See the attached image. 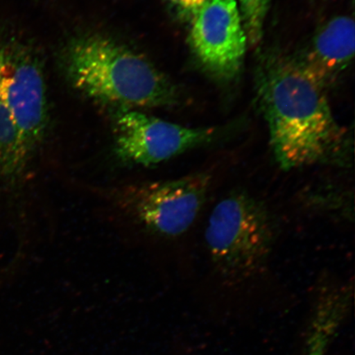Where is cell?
Wrapping results in <instances>:
<instances>
[{
  "instance_id": "6da1fadb",
  "label": "cell",
  "mask_w": 355,
  "mask_h": 355,
  "mask_svg": "<svg viewBox=\"0 0 355 355\" xmlns=\"http://www.w3.org/2000/svg\"><path fill=\"white\" fill-rule=\"evenodd\" d=\"M266 66L259 97L278 165L284 171L347 166L345 132L333 116L325 87L299 60L275 58Z\"/></svg>"
},
{
  "instance_id": "7a4b0ae2",
  "label": "cell",
  "mask_w": 355,
  "mask_h": 355,
  "mask_svg": "<svg viewBox=\"0 0 355 355\" xmlns=\"http://www.w3.org/2000/svg\"><path fill=\"white\" fill-rule=\"evenodd\" d=\"M64 65L75 88L105 104L155 107L177 98L174 86L149 61L103 35L73 40L66 48Z\"/></svg>"
},
{
  "instance_id": "3957f363",
  "label": "cell",
  "mask_w": 355,
  "mask_h": 355,
  "mask_svg": "<svg viewBox=\"0 0 355 355\" xmlns=\"http://www.w3.org/2000/svg\"><path fill=\"white\" fill-rule=\"evenodd\" d=\"M276 233L268 207L246 191L237 190L213 208L205 241L217 272L229 281H241L266 268Z\"/></svg>"
},
{
  "instance_id": "277c9868",
  "label": "cell",
  "mask_w": 355,
  "mask_h": 355,
  "mask_svg": "<svg viewBox=\"0 0 355 355\" xmlns=\"http://www.w3.org/2000/svg\"><path fill=\"white\" fill-rule=\"evenodd\" d=\"M211 184L210 173L195 172L177 180L123 185L111 191L110 197L150 232L177 237L196 220Z\"/></svg>"
},
{
  "instance_id": "5b68a950",
  "label": "cell",
  "mask_w": 355,
  "mask_h": 355,
  "mask_svg": "<svg viewBox=\"0 0 355 355\" xmlns=\"http://www.w3.org/2000/svg\"><path fill=\"white\" fill-rule=\"evenodd\" d=\"M216 128H189L128 111L115 123L114 155L122 165L148 166L219 139Z\"/></svg>"
},
{
  "instance_id": "8992f818",
  "label": "cell",
  "mask_w": 355,
  "mask_h": 355,
  "mask_svg": "<svg viewBox=\"0 0 355 355\" xmlns=\"http://www.w3.org/2000/svg\"><path fill=\"white\" fill-rule=\"evenodd\" d=\"M190 42L200 64L213 76H236L248 46L237 0H207L192 17Z\"/></svg>"
},
{
  "instance_id": "52a82bcc",
  "label": "cell",
  "mask_w": 355,
  "mask_h": 355,
  "mask_svg": "<svg viewBox=\"0 0 355 355\" xmlns=\"http://www.w3.org/2000/svg\"><path fill=\"white\" fill-rule=\"evenodd\" d=\"M0 90L32 157L46 136L47 106L42 69L25 49L3 46Z\"/></svg>"
},
{
  "instance_id": "ba28073f",
  "label": "cell",
  "mask_w": 355,
  "mask_h": 355,
  "mask_svg": "<svg viewBox=\"0 0 355 355\" xmlns=\"http://www.w3.org/2000/svg\"><path fill=\"white\" fill-rule=\"evenodd\" d=\"M354 49V21L348 16H339L322 26L304 59L299 61L309 73L326 87L347 68Z\"/></svg>"
},
{
  "instance_id": "9c48e42d",
  "label": "cell",
  "mask_w": 355,
  "mask_h": 355,
  "mask_svg": "<svg viewBox=\"0 0 355 355\" xmlns=\"http://www.w3.org/2000/svg\"><path fill=\"white\" fill-rule=\"evenodd\" d=\"M352 296L348 286L322 288L315 304L304 355H326L328 345L348 312Z\"/></svg>"
},
{
  "instance_id": "30bf717a",
  "label": "cell",
  "mask_w": 355,
  "mask_h": 355,
  "mask_svg": "<svg viewBox=\"0 0 355 355\" xmlns=\"http://www.w3.org/2000/svg\"><path fill=\"white\" fill-rule=\"evenodd\" d=\"M30 159L19 128L0 95V180L10 185L19 183Z\"/></svg>"
},
{
  "instance_id": "8fae6325",
  "label": "cell",
  "mask_w": 355,
  "mask_h": 355,
  "mask_svg": "<svg viewBox=\"0 0 355 355\" xmlns=\"http://www.w3.org/2000/svg\"><path fill=\"white\" fill-rule=\"evenodd\" d=\"M270 0H237L248 44L259 46L263 39V26Z\"/></svg>"
},
{
  "instance_id": "7c38bea8",
  "label": "cell",
  "mask_w": 355,
  "mask_h": 355,
  "mask_svg": "<svg viewBox=\"0 0 355 355\" xmlns=\"http://www.w3.org/2000/svg\"><path fill=\"white\" fill-rule=\"evenodd\" d=\"M184 15L193 17L207 0H171Z\"/></svg>"
},
{
  "instance_id": "4fadbf2b",
  "label": "cell",
  "mask_w": 355,
  "mask_h": 355,
  "mask_svg": "<svg viewBox=\"0 0 355 355\" xmlns=\"http://www.w3.org/2000/svg\"><path fill=\"white\" fill-rule=\"evenodd\" d=\"M3 54V44H0V73H1Z\"/></svg>"
},
{
  "instance_id": "5bb4252c",
  "label": "cell",
  "mask_w": 355,
  "mask_h": 355,
  "mask_svg": "<svg viewBox=\"0 0 355 355\" xmlns=\"http://www.w3.org/2000/svg\"><path fill=\"white\" fill-rule=\"evenodd\" d=\"M0 92H1V90H0ZM0 95H1V94H0Z\"/></svg>"
}]
</instances>
